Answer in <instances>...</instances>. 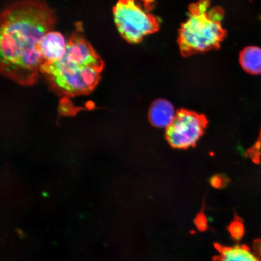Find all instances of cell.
<instances>
[{"label": "cell", "mask_w": 261, "mask_h": 261, "mask_svg": "<svg viewBox=\"0 0 261 261\" xmlns=\"http://www.w3.org/2000/svg\"><path fill=\"white\" fill-rule=\"evenodd\" d=\"M57 17L43 0H20L1 15L0 55L3 76L30 84L37 79L44 64L39 45L53 31Z\"/></svg>", "instance_id": "cell-1"}, {"label": "cell", "mask_w": 261, "mask_h": 261, "mask_svg": "<svg viewBox=\"0 0 261 261\" xmlns=\"http://www.w3.org/2000/svg\"><path fill=\"white\" fill-rule=\"evenodd\" d=\"M103 67L102 58L85 38L82 24H77L67 41L63 57L42 65L41 73L58 90L75 95L92 90Z\"/></svg>", "instance_id": "cell-2"}, {"label": "cell", "mask_w": 261, "mask_h": 261, "mask_svg": "<svg viewBox=\"0 0 261 261\" xmlns=\"http://www.w3.org/2000/svg\"><path fill=\"white\" fill-rule=\"evenodd\" d=\"M187 20L179 31L178 44L184 57L219 48L227 35L223 27V10L212 7L210 0L189 6Z\"/></svg>", "instance_id": "cell-3"}, {"label": "cell", "mask_w": 261, "mask_h": 261, "mask_svg": "<svg viewBox=\"0 0 261 261\" xmlns=\"http://www.w3.org/2000/svg\"><path fill=\"white\" fill-rule=\"evenodd\" d=\"M153 0H143V8L137 0H118L113 8L114 20L123 39L130 44H138L146 36L159 29V21L149 12Z\"/></svg>", "instance_id": "cell-4"}, {"label": "cell", "mask_w": 261, "mask_h": 261, "mask_svg": "<svg viewBox=\"0 0 261 261\" xmlns=\"http://www.w3.org/2000/svg\"><path fill=\"white\" fill-rule=\"evenodd\" d=\"M207 125L208 120L203 114L181 109L166 129V138L173 148L188 149L196 145Z\"/></svg>", "instance_id": "cell-5"}, {"label": "cell", "mask_w": 261, "mask_h": 261, "mask_svg": "<svg viewBox=\"0 0 261 261\" xmlns=\"http://www.w3.org/2000/svg\"><path fill=\"white\" fill-rule=\"evenodd\" d=\"M67 41L61 33L51 31L41 39L39 48L44 61V64L51 63L63 57Z\"/></svg>", "instance_id": "cell-6"}, {"label": "cell", "mask_w": 261, "mask_h": 261, "mask_svg": "<svg viewBox=\"0 0 261 261\" xmlns=\"http://www.w3.org/2000/svg\"><path fill=\"white\" fill-rule=\"evenodd\" d=\"M176 114L174 107L171 102L163 99L156 100L150 107L149 121L158 128H168L174 120Z\"/></svg>", "instance_id": "cell-7"}, {"label": "cell", "mask_w": 261, "mask_h": 261, "mask_svg": "<svg viewBox=\"0 0 261 261\" xmlns=\"http://www.w3.org/2000/svg\"><path fill=\"white\" fill-rule=\"evenodd\" d=\"M240 62L247 73L261 74V48L249 47L244 49L240 55Z\"/></svg>", "instance_id": "cell-8"}, {"label": "cell", "mask_w": 261, "mask_h": 261, "mask_svg": "<svg viewBox=\"0 0 261 261\" xmlns=\"http://www.w3.org/2000/svg\"><path fill=\"white\" fill-rule=\"evenodd\" d=\"M217 261H260L248 248L242 246L224 247L220 250Z\"/></svg>", "instance_id": "cell-9"}, {"label": "cell", "mask_w": 261, "mask_h": 261, "mask_svg": "<svg viewBox=\"0 0 261 261\" xmlns=\"http://www.w3.org/2000/svg\"><path fill=\"white\" fill-rule=\"evenodd\" d=\"M227 178L223 175H216L211 179V184L215 187H220L226 184Z\"/></svg>", "instance_id": "cell-10"}, {"label": "cell", "mask_w": 261, "mask_h": 261, "mask_svg": "<svg viewBox=\"0 0 261 261\" xmlns=\"http://www.w3.org/2000/svg\"><path fill=\"white\" fill-rule=\"evenodd\" d=\"M257 249H258L259 252L261 255V241L258 244V246H257Z\"/></svg>", "instance_id": "cell-11"}]
</instances>
